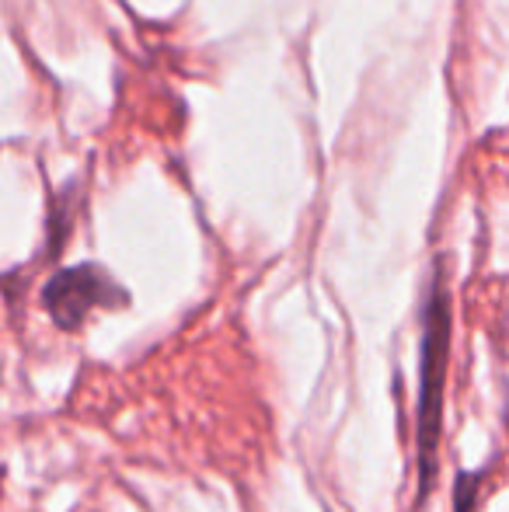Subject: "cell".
I'll use <instances>...</instances> for the list:
<instances>
[{
	"label": "cell",
	"mask_w": 509,
	"mask_h": 512,
	"mask_svg": "<svg viewBox=\"0 0 509 512\" xmlns=\"http://www.w3.org/2000/svg\"><path fill=\"white\" fill-rule=\"evenodd\" d=\"M450 352V297L436 272L422 304V352H419V411H415V446H419V502H426L436 474V439L443 418V380Z\"/></svg>",
	"instance_id": "cell-1"
},
{
	"label": "cell",
	"mask_w": 509,
	"mask_h": 512,
	"mask_svg": "<svg viewBox=\"0 0 509 512\" xmlns=\"http://www.w3.org/2000/svg\"><path fill=\"white\" fill-rule=\"evenodd\" d=\"M123 300L126 293L98 265H74V269L56 272L46 283V290H42V307H46V314L63 331L81 328L84 317L95 307H112V304H123Z\"/></svg>",
	"instance_id": "cell-2"
}]
</instances>
